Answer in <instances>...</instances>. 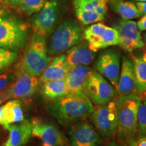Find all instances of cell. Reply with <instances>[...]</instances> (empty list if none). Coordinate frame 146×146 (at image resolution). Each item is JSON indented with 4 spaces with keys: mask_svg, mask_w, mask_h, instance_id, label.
Returning <instances> with one entry per match:
<instances>
[{
    "mask_svg": "<svg viewBox=\"0 0 146 146\" xmlns=\"http://www.w3.org/2000/svg\"><path fill=\"white\" fill-rule=\"evenodd\" d=\"M93 110L92 102L82 91L54 100L50 112L60 124L67 125L86 119Z\"/></svg>",
    "mask_w": 146,
    "mask_h": 146,
    "instance_id": "1",
    "label": "cell"
},
{
    "mask_svg": "<svg viewBox=\"0 0 146 146\" xmlns=\"http://www.w3.org/2000/svg\"><path fill=\"white\" fill-rule=\"evenodd\" d=\"M137 133L146 136V98L140 102L137 113Z\"/></svg>",
    "mask_w": 146,
    "mask_h": 146,
    "instance_id": "27",
    "label": "cell"
},
{
    "mask_svg": "<svg viewBox=\"0 0 146 146\" xmlns=\"http://www.w3.org/2000/svg\"><path fill=\"white\" fill-rule=\"evenodd\" d=\"M3 3H4L5 4L8 5V6L11 7V8H15L16 5H17V3L20 0H1Z\"/></svg>",
    "mask_w": 146,
    "mask_h": 146,
    "instance_id": "32",
    "label": "cell"
},
{
    "mask_svg": "<svg viewBox=\"0 0 146 146\" xmlns=\"http://www.w3.org/2000/svg\"><path fill=\"white\" fill-rule=\"evenodd\" d=\"M39 80L23 69L18 68L15 81L8 89L6 94L8 100H26L35 94Z\"/></svg>",
    "mask_w": 146,
    "mask_h": 146,
    "instance_id": "10",
    "label": "cell"
},
{
    "mask_svg": "<svg viewBox=\"0 0 146 146\" xmlns=\"http://www.w3.org/2000/svg\"><path fill=\"white\" fill-rule=\"evenodd\" d=\"M119 33V45L123 50L129 52L141 49L145 46L137 23L131 20H123L117 25Z\"/></svg>",
    "mask_w": 146,
    "mask_h": 146,
    "instance_id": "12",
    "label": "cell"
},
{
    "mask_svg": "<svg viewBox=\"0 0 146 146\" xmlns=\"http://www.w3.org/2000/svg\"><path fill=\"white\" fill-rule=\"evenodd\" d=\"M83 30L81 25L75 19H68L60 23L53 31L47 50L51 56L66 52L83 41Z\"/></svg>",
    "mask_w": 146,
    "mask_h": 146,
    "instance_id": "4",
    "label": "cell"
},
{
    "mask_svg": "<svg viewBox=\"0 0 146 146\" xmlns=\"http://www.w3.org/2000/svg\"><path fill=\"white\" fill-rule=\"evenodd\" d=\"M3 110H4V106H3V105L2 106L0 107V121H1V119H2V118H3Z\"/></svg>",
    "mask_w": 146,
    "mask_h": 146,
    "instance_id": "34",
    "label": "cell"
},
{
    "mask_svg": "<svg viewBox=\"0 0 146 146\" xmlns=\"http://www.w3.org/2000/svg\"><path fill=\"white\" fill-rule=\"evenodd\" d=\"M60 14V5L56 0L45 2L41 10L33 14L31 26L33 33L46 36L52 34L58 23Z\"/></svg>",
    "mask_w": 146,
    "mask_h": 146,
    "instance_id": "9",
    "label": "cell"
},
{
    "mask_svg": "<svg viewBox=\"0 0 146 146\" xmlns=\"http://www.w3.org/2000/svg\"><path fill=\"white\" fill-rule=\"evenodd\" d=\"M136 1H146V0H136Z\"/></svg>",
    "mask_w": 146,
    "mask_h": 146,
    "instance_id": "38",
    "label": "cell"
},
{
    "mask_svg": "<svg viewBox=\"0 0 146 146\" xmlns=\"http://www.w3.org/2000/svg\"><path fill=\"white\" fill-rule=\"evenodd\" d=\"M19 68L34 76H39L50 63L46 36L35 33L29 40Z\"/></svg>",
    "mask_w": 146,
    "mask_h": 146,
    "instance_id": "3",
    "label": "cell"
},
{
    "mask_svg": "<svg viewBox=\"0 0 146 146\" xmlns=\"http://www.w3.org/2000/svg\"><path fill=\"white\" fill-rule=\"evenodd\" d=\"M83 91L96 105H104L118 95L116 89L96 70L89 73Z\"/></svg>",
    "mask_w": 146,
    "mask_h": 146,
    "instance_id": "6",
    "label": "cell"
},
{
    "mask_svg": "<svg viewBox=\"0 0 146 146\" xmlns=\"http://www.w3.org/2000/svg\"><path fill=\"white\" fill-rule=\"evenodd\" d=\"M116 90L120 96L139 94L133 61L127 56H124L122 60Z\"/></svg>",
    "mask_w": 146,
    "mask_h": 146,
    "instance_id": "15",
    "label": "cell"
},
{
    "mask_svg": "<svg viewBox=\"0 0 146 146\" xmlns=\"http://www.w3.org/2000/svg\"><path fill=\"white\" fill-rule=\"evenodd\" d=\"M91 69L88 66L79 65L72 67L69 70L65 80L68 88V95L83 91L87 78Z\"/></svg>",
    "mask_w": 146,
    "mask_h": 146,
    "instance_id": "19",
    "label": "cell"
},
{
    "mask_svg": "<svg viewBox=\"0 0 146 146\" xmlns=\"http://www.w3.org/2000/svg\"><path fill=\"white\" fill-rule=\"evenodd\" d=\"M3 116L0 121V125L4 126L18 123L25 120L21 102L20 100L13 99L3 105Z\"/></svg>",
    "mask_w": 146,
    "mask_h": 146,
    "instance_id": "20",
    "label": "cell"
},
{
    "mask_svg": "<svg viewBox=\"0 0 146 146\" xmlns=\"http://www.w3.org/2000/svg\"><path fill=\"white\" fill-rule=\"evenodd\" d=\"M139 94L146 93V52L142 57L132 56Z\"/></svg>",
    "mask_w": 146,
    "mask_h": 146,
    "instance_id": "23",
    "label": "cell"
},
{
    "mask_svg": "<svg viewBox=\"0 0 146 146\" xmlns=\"http://www.w3.org/2000/svg\"><path fill=\"white\" fill-rule=\"evenodd\" d=\"M90 116L96 131L102 137H110L117 131L116 100H113L104 105H96Z\"/></svg>",
    "mask_w": 146,
    "mask_h": 146,
    "instance_id": "7",
    "label": "cell"
},
{
    "mask_svg": "<svg viewBox=\"0 0 146 146\" xmlns=\"http://www.w3.org/2000/svg\"><path fill=\"white\" fill-rule=\"evenodd\" d=\"M108 4L111 10L118 14L124 20H132L141 17L135 3L124 0H108Z\"/></svg>",
    "mask_w": 146,
    "mask_h": 146,
    "instance_id": "21",
    "label": "cell"
},
{
    "mask_svg": "<svg viewBox=\"0 0 146 146\" xmlns=\"http://www.w3.org/2000/svg\"><path fill=\"white\" fill-rule=\"evenodd\" d=\"M5 10L3 8V7L1 6V5H0V15H1V14H2L3 12H5Z\"/></svg>",
    "mask_w": 146,
    "mask_h": 146,
    "instance_id": "35",
    "label": "cell"
},
{
    "mask_svg": "<svg viewBox=\"0 0 146 146\" xmlns=\"http://www.w3.org/2000/svg\"><path fill=\"white\" fill-rule=\"evenodd\" d=\"M31 136L39 139L41 146H62L64 139L58 129L53 124L35 118L31 121Z\"/></svg>",
    "mask_w": 146,
    "mask_h": 146,
    "instance_id": "14",
    "label": "cell"
},
{
    "mask_svg": "<svg viewBox=\"0 0 146 146\" xmlns=\"http://www.w3.org/2000/svg\"><path fill=\"white\" fill-rule=\"evenodd\" d=\"M42 94L45 98L56 100L68 95V88L65 79L52 80L43 83Z\"/></svg>",
    "mask_w": 146,
    "mask_h": 146,
    "instance_id": "22",
    "label": "cell"
},
{
    "mask_svg": "<svg viewBox=\"0 0 146 146\" xmlns=\"http://www.w3.org/2000/svg\"><path fill=\"white\" fill-rule=\"evenodd\" d=\"M9 131V136L4 146H24L28 143L31 136L32 123L29 120H23L18 123L3 127Z\"/></svg>",
    "mask_w": 146,
    "mask_h": 146,
    "instance_id": "16",
    "label": "cell"
},
{
    "mask_svg": "<svg viewBox=\"0 0 146 146\" xmlns=\"http://www.w3.org/2000/svg\"><path fill=\"white\" fill-rule=\"evenodd\" d=\"M120 56L114 50H107L100 54L95 68L116 89L120 72Z\"/></svg>",
    "mask_w": 146,
    "mask_h": 146,
    "instance_id": "11",
    "label": "cell"
},
{
    "mask_svg": "<svg viewBox=\"0 0 146 146\" xmlns=\"http://www.w3.org/2000/svg\"><path fill=\"white\" fill-rule=\"evenodd\" d=\"M62 146H64V145H62Z\"/></svg>",
    "mask_w": 146,
    "mask_h": 146,
    "instance_id": "39",
    "label": "cell"
},
{
    "mask_svg": "<svg viewBox=\"0 0 146 146\" xmlns=\"http://www.w3.org/2000/svg\"><path fill=\"white\" fill-rule=\"evenodd\" d=\"M137 27L140 32L146 31V16H143L137 23Z\"/></svg>",
    "mask_w": 146,
    "mask_h": 146,
    "instance_id": "30",
    "label": "cell"
},
{
    "mask_svg": "<svg viewBox=\"0 0 146 146\" xmlns=\"http://www.w3.org/2000/svg\"><path fill=\"white\" fill-rule=\"evenodd\" d=\"M141 97L139 94L120 96L116 100L118 133L120 139H129L137 133V113Z\"/></svg>",
    "mask_w": 146,
    "mask_h": 146,
    "instance_id": "5",
    "label": "cell"
},
{
    "mask_svg": "<svg viewBox=\"0 0 146 146\" xmlns=\"http://www.w3.org/2000/svg\"><path fill=\"white\" fill-rule=\"evenodd\" d=\"M66 60L69 68L76 66H88L95 58V52L89 48L88 44L82 43L74 45L66 51Z\"/></svg>",
    "mask_w": 146,
    "mask_h": 146,
    "instance_id": "18",
    "label": "cell"
},
{
    "mask_svg": "<svg viewBox=\"0 0 146 146\" xmlns=\"http://www.w3.org/2000/svg\"><path fill=\"white\" fill-rule=\"evenodd\" d=\"M112 146H127L126 145H113Z\"/></svg>",
    "mask_w": 146,
    "mask_h": 146,
    "instance_id": "37",
    "label": "cell"
},
{
    "mask_svg": "<svg viewBox=\"0 0 146 146\" xmlns=\"http://www.w3.org/2000/svg\"><path fill=\"white\" fill-rule=\"evenodd\" d=\"M127 141L129 146H146V136L138 135L137 139L131 137Z\"/></svg>",
    "mask_w": 146,
    "mask_h": 146,
    "instance_id": "29",
    "label": "cell"
},
{
    "mask_svg": "<svg viewBox=\"0 0 146 146\" xmlns=\"http://www.w3.org/2000/svg\"><path fill=\"white\" fill-rule=\"evenodd\" d=\"M83 37L94 52L119 44V33L116 29L102 23L92 24L83 31Z\"/></svg>",
    "mask_w": 146,
    "mask_h": 146,
    "instance_id": "8",
    "label": "cell"
},
{
    "mask_svg": "<svg viewBox=\"0 0 146 146\" xmlns=\"http://www.w3.org/2000/svg\"><path fill=\"white\" fill-rule=\"evenodd\" d=\"M70 146H98L101 143L100 134L87 122H79L68 131Z\"/></svg>",
    "mask_w": 146,
    "mask_h": 146,
    "instance_id": "13",
    "label": "cell"
},
{
    "mask_svg": "<svg viewBox=\"0 0 146 146\" xmlns=\"http://www.w3.org/2000/svg\"><path fill=\"white\" fill-rule=\"evenodd\" d=\"M70 68L66 60V55L61 54L51 60L50 63L41 73L39 82L45 83L52 80L65 79Z\"/></svg>",
    "mask_w": 146,
    "mask_h": 146,
    "instance_id": "17",
    "label": "cell"
},
{
    "mask_svg": "<svg viewBox=\"0 0 146 146\" xmlns=\"http://www.w3.org/2000/svg\"><path fill=\"white\" fill-rule=\"evenodd\" d=\"M74 12L78 21L84 25L99 23L104 20V17L100 15L96 11L85 10L78 7H74Z\"/></svg>",
    "mask_w": 146,
    "mask_h": 146,
    "instance_id": "25",
    "label": "cell"
},
{
    "mask_svg": "<svg viewBox=\"0 0 146 146\" xmlns=\"http://www.w3.org/2000/svg\"><path fill=\"white\" fill-rule=\"evenodd\" d=\"M47 0H20L15 9L20 13L25 16H32L41 9Z\"/></svg>",
    "mask_w": 146,
    "mask_h": 146,
    "instance_id": "24",
    "label": "cell"
},
{
    "mask_svg": "<svg viewBox=\"0 0 146 146\" xmlns=\"http://www.w3.org/2000/svg\"><path fill=\"white\" fill-rule=\"evenodd\" d=\"M18 59V52L0 47V72L8 68Z\"/></svg>",
    "mask_w": 146,
    "mask_h": 146,
    "instance_id": "26",
    "label": "cell"
},
{
    "mask_svg": "<svg viewBox=\"0 0 146 146\" xmlns=\"http://www.w3.org/2000/svg\"><path fill=\"white\" fill-rule=\"evenodd\" d=\"M8 100V97H7L6 91L3 90L2 91H1V93H0V105Z\"/></svg>",
    "mask_w": 146,
    "mask_h": 146,
    "instance_id": "33",
    "label": "cell"
},
{
    "mask_svg": "<svg viewBox=\"0 0 146 146\" xmlns=\"http://www.w3.org/2000/svg\"><path fill=\"white\" fill-rule=\"evenodd\" d=\"M29 37V25L23 19L8 11L0 15V47L21 52L26 47Z\"/></svg>",
    "mask_w": 146,
    "mask_h": 146,
    "instance_id": "2",
    "label": "cell"
},
{
    "mask_svg": "<svg viewBox=\"0 0 146 146\" xmlns=\"http://www.w3.org/2000/svg\"><path fill=\"white\" fill-rule=\"evenodd\" d=\"M143 42L144 43H146V33H145L143 34Z\"/></svg>",
    "mask_w": 146,
    "mask_h": 146,
    "instance_id": "36",
    "label": "cell"
},
{
    "mask_svg": "<svg viewBox=\"0 0 146 146\" xmlns=\"http://www.w3.org/2000/svg\"><path fill=\"white\" fill-rule=\"evenodd\" d=\"M136 5L141 16H146V1H139L137 2Z\"/></svg>",
    "mask_w": 146,
    "mask_h": 146,
    "instance_id": "31",
    "label": "cell"
},
{
    "mask_svg": "<svg viewBox=\"0 0 146 146\" xmlns=\"http://www.w3.org/2000/svg\"><path fill=\"white\" fill-rule=\"evenodd\" d=\"M16 79V75L13 73H3L0 74V91L5 90L14 83Z\"/></svg>",
    "mask_w": 146,
    "mask_h": 146,
    "instance_id": "28",
    "label": "cell"
}]
</instances>
